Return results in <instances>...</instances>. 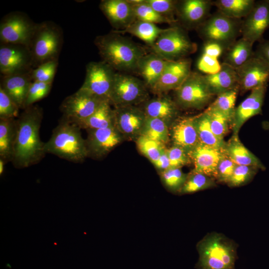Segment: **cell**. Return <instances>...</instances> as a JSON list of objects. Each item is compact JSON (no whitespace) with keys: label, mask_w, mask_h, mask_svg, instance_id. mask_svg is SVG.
<instances>
[{"label":"cell","mask_w":269,"mask_h":269,"mask_svg":"<svg viewBox=\"0 0 269 269\" xmlns=\"http://www.w3.org/2000/svg\"><path fill=\"white\" fill-rule=\"evenodd\" d=\"M153 53L168 61H177L194 53L197 45L180 27L165 28L151 46Z\"/></svg>","instance_id":"8992f818"},{"label":"cell","mask_w":269,"mask_h":269,"mask_svg":"<svg viewBox=\"0 0 269 269\" xmlns=\"http://www.w3.org/2000/svg\"><path fill=\"white\" fill-rule=\"evenodd\" d=\"M16 131V119H0V158L12 161Z\"/></svg>","instance_id":"f546056e"},{"label":"cell","mask_w":269,"mask_h":269,"mask_svg":"<svg viewBox=\"0 0 269 269\" xmlns=\"http://www.w3.org/2000/svg\"><path fill=\"white\" fill-rule=\"evenodd\" d=\"M116 73L103 61L91 62L86 66L85 81L80 89L109 100Z\"/></svg>","instance_id":"8fae6325"},{"label":"cell","mask_w":269,"mask_h":269,"mask_svg":"<svg viewBox=\"0 0 269 269\" xmlns=\"http://www.w3.org/2000/svg\"><path fill=\"white\" fill-rule=\"evenodd\" d=\"M161 181L166 188L173 192H179L184 184L188 174L179 167H171L160 172Z\"/></svg>","instance_id":"ab89813d"},{"label":"cell","mask_w":269,"mask_h":269,"mask_svg":"<svg viewBox=\"0 0 269 269\" xmlns=\"http://www.w3.org/2000/svg\"><path fill=\"white\" fill-rule=\"evenodd\" d=\"M193 122L199 141L205 145L223 149L226 142L219 139L212 132L207 114L203 113L194 117Z\"/></svg>","instance_id":"836d02e7"},{"label":"cell","mask_w":269,"mask_h":269,"mask_svg":"<svg viewBox=\"0 0 269 269\" xmlns=\"http://www.w3.org/2000/svg\"><path fill=\"white\" fill-rule=\"evenodd\" d=\"M223 151L237 165L255 166L262 170L265 168L260 159L241 142L238 135L233 134L226 142Z\"/></svg>","instance_id":"4316f807"},{"label":"cell","mask_w":269,"mask_h":269,"mask_svg":"<svg viewBox=\"0 0 269 269\" xmlns=\"http://www.w3.org/2000/svg\"><path fill=\"white\" fill-rule=\"evenodd\" d=\"M242 24L241 19L229 17L218 11L196 29L205 43H217L227 50L241 34Z\"/></svg>","instance_id":"5b68a950"},{"label":"cell","mask_w":269,"mask_h":269,"mask_svg":"<svg viewBox=\"0 0 269 269\" xmlns=\"http://www.w3.org/2000/svg\"><path fill=\"white\" fill-rule=\"evenodd\" d=\"M95 44L103 61L115 71L136 70L140 59L146 54L142 47L115 31L98 36Z\"/></svg>","instance_id":"7a4b0ae2"},{"label":"cell","mask_w":269,"mask_h":269,"mask_svg":"<svg viewBox=\"0 0 269 269\" xmlns=\"http://www.w3.org/2000/svg\"><path fill=\"white\" fill-rule=\"evenodd\" d=\"M132 5L136 19L156 23H173L167 18L155 11L145 0H129Z\"/></svg>","instance_id":"d590c367"},{"label":"cell","mask_w":269,"mask_h":269,"mask_svg":"<svg viewBox=\"0 0 269 269\" xmlns=\"http://www.w3.org/2000/svg\"><path fill=\"white\" fill-rule=\"evenodd\" d=\"M204 76L208 88L213 96L232 89H239L236 70L224 62L221 64V69L218 73Z\"/></svg>","instance_id":"d4e9b609"},{"label":"cell","mask_w":269,"mask_h":269,"mask_svg":"<svg viewBox=\"0 0 269 269\" xmlns=\"http://www.w3.org/2000/svg\"><path fill=\"white\" fill-rule=\"evenodd\" d=\"M88 157L101 158L119 144L123 138L115 126L105 129L86 130Z\"/></svg>","instance_id":"2e32d148"},{"label":"cell","mask_w":269,"mask_h":269,"mask_svg":"<svg viewBox=\"0 0 269 269\" xmlns=\"http://www.w3.org/2000/svg\"><path fill=\"white\" fill-rule=\"evenodd\" d=\"M259 168L252 166L237 165L227 184L230 187H239L248 183Z\"/></svg>","instance_id":"b9f144b4"},{"label":"cell","mask_w":269,"mask_h":269,"mask_svg":"<svg viewBox=\"0 0 269 269\" xmlns=\"http://www.w3.org/2000/svg\"><path fill=\"white\" fill-rule=\"evenodd\" d=\"M175 91V103L184 109L203 108L214 96L208 88L204 75L192 71Z\"/></svg>","instance_id":"9c48e42d"},{"label":"cell","mask_w":269,"mask_h":269,"mask_svg":"<svg viewBox=\"0 0 269 269\" xmlns=\"http://www.w3.org/2000/svg\"><path fill=\"white\" fill-rule=\"evenodd\" d=\"M60 44L61 35L55 26L47 23L37 25L28 47L32 66L38 67L46 62L57 60Z\"/></svg>","instance_id":"52a82bcc"},{"label":"cell","mask_w":269,"mask_h":269,"mask_svg":"<svg viewBox=\"0 0 269 269\" xmlns=\"http://www.w3.org/2000/svg\"><path fill=\"white\" fill-rule=\"evenodd\" d=\"M52 83V82L46 83L32 81L27 92L25 108L33 105L34 103L47 96L50 91Z\"/></svg>","instance_id":"7bdbcfd3"},{"label":"cell","mask_w":269,"mask_h":269,"mask_svg":"<svg viewBox=\"0 0 269 269\" xmlns=\"http://www.w3.org/2000/svg\"><path fill=\"white\" fill-rule=\"evenodd\" d=\"M239 91V89L236 88L217 95L215 101L208 107L224 114L229 119L231 124Z\"/></svg>","instance_id":"8d00e7d4"},{"label":"cell","mask_w":269,"mask_h":269,"mask_svg":"<svg viewBox=\"0 0 269 269\" xmlns=\"http://www.w3.org/2000/svg\"><path fill=\"white\" fill-rule=\"evenodd\" d=\"M164 30L165 28H161L156 24L136 19L124 30L115 32L130 33L151 47Z\"/></svg>","instance_id":"1f68e13d"},{"label":"cell","mask_w":269,"mask_h":269,"mask_svg":"<svg viewBox=\"0 0 269 269\" xmlns=\"http://www.w3.org/2000/svg\"><path fill=\"white\" fill-rule=\"evenodd\" d=\"M256 53L263 58L269 65V40L261 42L258 46Z\"/></svg>","instance_id":"f5cc1de1"},{"label":"cell","mask_w":269,"mask_h":269,"mask_svg":"<svg viewBox=\"0 0 269 269\" xmlns=\"http://www.w3.org/2000/svg\"><path fill=\"white\" fill-rule=\"evenodd\" d=\"M224 50L225 48L218 43L206 42L203 47V53L218 59Z\"/></svg>","instance_id":"f907efd6"},{"label":"cell","mask_w":269,"mask_h":269,"mask_svg":"<svg viewBox=\"0 0 269 269\" xmlns=\"http://www.w3.org/2000/svg\"><path fill=\"white\" fill-rule=\"evenodd\" d=\"M32 66L29 48L24 45L2 44L0 47V71L3 76L30 72Z\"/></svg>","instance_id":"4fadbf2b"},{"label":"cell","mask_w":269,"mask_h":269,"mask_svg":"<svg viewBox=\"0 0 269 269\" xmlns=\"http://www.w3.org/2000/svg\"><path fill=\"white\" fill-rule=\"evenodd\" d=\"M216 186L214 179L201 173L192 171L179 193L182 194L196 192Z\"/></svg>","instance_id":"74e56055"},{"label":"cell","mask_w":269,"mask_h":269,"mask_svg":"<svg viewBox=\"0 0 269 269\" xmlns=\"http://www.w3.org/2000/svg\"><path fill=\"white\" fill-rule=\"evenodd\" d=\"M236 165L237 164L224 153L218 165L216 178L217 180L227 183Z\"/></svg>","instance_id":"681fc988"},{"label":"cell","mask_w":269,"mask_h":269,"mask_svg":"<svg viewBox=\"0 0 269 269\" xmlns=\"http://www.w3.org/2000/svg\"><path fill=\"white\" fill-rule=\"evenodd\" d=\"M268 1L269 2V0H268Z\"/></svg>","instance_id":"11a10c76"},{"label":"cell","mask_w":269,"mask_h":269,"mask_svg":"<svg viewBox=\"0 0 269 269\" xmlns=\"http://www.w3.org/2000/svg\"><path fill=\"white\" fill-rule=\"evenodd\" d=\"M42 109L32 105L24 109L16 119V131L12 162L19 168L38 163L45 156V143L40 138Z\"/></svg>","instance_id":"6da1fadb"},{"label":"cell","mask_w":269,"mask_h":269,"mask_svg":"<svg viewBox=\"0 0 269 269\" xmlns=\"http://www.w3.org/2000/svg\"><path fill=\"white\" fill-rule=\"evenodd\" d=\"M224 154L223 149L216 148L199 143L188 153L194 165L193 171L216 179L218 165Z\"/></svg>","instance_id":"7402d4cb"},{"label":"cell","mask_w":269,"mask_h":269,"mask_svg":"<svg viewBox=\"0 0 269 269\" xmlns=\"http://www.w3.org/2000/svg\"><path fill=\"white\" fill-rule=\"evenodd\" d=\"M145 1L157 12L167 18L173 23L176 22L174 15L176 14L177 1L172 0H145Z\"/></svg>","instance_id":"f6af8a7d"},{"label":"cell","mask_w":269,"mask_h":269,"mask_svg":"<svg viewBox=\"0 0 269 269\" xmlns=\"http://www.w3.org/2000/svg\"><path fill=\"white\" fill-rule=\"evenodd\" d=\"M170 167H179L188 164L190 162L188 152L184 149L173 145L166 149Z\"/></svg>","instance_id":"7dc6e473"},{"label":"cell","mask_w":269,"mask_h":269,"mask_svg":"<svg viewBox=\"0 0 269 269\" xmlns=\"http://www.w3.org/2000/svg\"><path fill=\"white\" fill-rule=\"evenodd\" d=\"M177 106L170 98L160 96L147 101L143 110L146 116L160 119L168 126L177 114Z\"/></svg>","instance_id":"83f0119b"},{"label":"cell","mask_w":269,"mask_h":269,"mask_svg":"<svg viewBox=\"0 0 269 269\" xmlns=\"http://www.w3.org/2000/svg\"><path fill=\"white\" fill-rule=\"evenodd\" d=\"M269 27V2L268 0L256 2L250 12L242 21V37L252 43L260 40Z\"/></svg>","instance_id":"e0dca14e"},{"label":"cell","mask_w":269,"mask_h":269,"mask_svg":"<svg viewBox=\"0 0 269 269\" xmlns=\"http://www.w3.org/2000/svg\"><path fill=\"white\" fill-rule=\"evenodd\" d=\"M147 97L144 81L132 75L116 73L109 96L115 108L135 106L146 101Z\"/></svg>","instance_id":"ba28073f"},{"label":"cell","mask_w":269,"mask_h":269,"mask_svg":"<svg viewBox=\"0 0 269 269\" xmlns=\"http://www.w3.org/2000/svg\"><path fill=\"white\" fill-rule=\"evenodd\" d=\"M104 100L79 89L65 98L60 109L64 119L75 124L91 116Z\"/></svg>","instance_id":"7c38bea8"},{"label":"cell","mask_w":269,"mask_h":269,"mask_svg":"<svg viewBox=\"0 0 269 269\" xmlns=\"http://www.w3.org/2000/svg\"><path fill=\"white\" fill-rule=\"evenodd\" d=\"M169 61L154 53H146L140 59L136 70L146 86L151 88L159 80Z\"/></svg>","instance_id":"484cf974"},{"label":"cell","mask_w":269,"mask_h":269,"mask_svg":"<svg viewBox=\"0 0 269 269\" xmlns=\"http://www.w3.org/2000/svg\"><path fill=\"white\" fill-rule=\"evenodd\" d=\"M267 85L251 90L250 95L235 108L231 126L234 135L238 134L244 124L262 112Z\"/></svg>","instance_id":"ffe728a7"},{"label":"cell","mask_w":269,"mask_h":269,"mask_svg":"<svg viewBox=\"0 0 269 269\" xmlns=\"http://www.w3.org/2000/svg\"><path fill=\"white\" fill-rule=\"evenodd\" d=\"M145 119L143 110L135 106L114 109V126L129 140H135L140 135Z\"/></svg>","instance_id":"9a60e30c"},{"label":"cell","mask_w":269,"mask_h":269,"mask_svg":"<svg viewBox=\"0 0 269 269\" xmlns=\"http://www.w3.org/2000/svg\"><path fill=\"white\" fill-rule=\"evenodd\" d=\"M57 60L44 63L31 70V78L33 81L52 82L56 67Z\"/></svg>","instance_id":"ee69618b"},{"label":"cell","mask_w":269,"mask_h":269,"mask_svg":"<svg viewBox=\"0 0 269 269\" xmlns=\"http://www.w3.org/2000/svg\"><path fill=\"white\" fill-rule=\"evenodd\" d=\"M207 115L211 129L214 134L224 140V136L231 124L229 119L223 113L208 107L205 111Z\"/></svg>","instance_id":"60d3db41"},{"label":"cell","mask_w":269,"mask_h":269,"mask_svg":"<svg viewBox=\"0 0 269 269\" xmlns=\"http://www.w3.org/2000/svg\"><path fill=\"white\" fill-rule=\"evenodd\" d=\"M36 26L22 14H9L0 22V41L2 44L22 45L28 48Z\"/></svg>","instance_id":"30bf717a"},{"label":"cell","mask_w":269,"mask_h":269,"mask_svg":"<svg viewBox=\"0 0 269 269\" xmlns=\"http://www.w3.org/2000/svg\"><path fill=\"white\" fill-rule=\"evenodd\" d=\"M253 45V43L245 38H240L227 49L223 62L237 69L255 54Z\"/></svg>","instance_id":"4dcf8cb0"},{"label":"cell","mask_w":269,"mask_h":269,"mask_svg":"<svg viewBox=\"0 0 269 269\" xmlns=\"http://www.w3.org/2000/svg\"><path fill=\"white\" fill-rule=\"evenodd\" d=\"M20 108L0 86V119H15Z\"/></svg>","instance_id":"bcb514c9"},{"label":"cell","mask_w":269,"mask_h":269,"mask_svg":"<svg viewBox=\"0 0 269 269\" xmlns=\"http://www.w3.org/2000/svg\"><path fill=\"white\" fill-rule=\"evenodd\" d=\"M236 70L239 90L242 92L251 91L267 85L269 80V65L256 53L244 65Z\"/></svg>","instance_id":"5bb4252c"},{"label":"cell","mask_w":269,"mask_h":269,"mask_svg":"<svg viewBox=\"0 0 269 269\" xmlns=\"http://www.w3.org/2000/svg\"><path fill=\"white\" fill-rule=\"evenodd\" d=\"M197 248L199 255L198 269H235L236 246L224 235L208 234Z\"/></svg>","instance_id":"277c9868"},{"label":"cell","mask_w":269,"mask_h":269,"mask_svg":"<svg viewBox=\"0 0 269 269\" xmlns=\"http://www.w3.org/2000/svg\"><path fill=\"white\" fill-rule=\"evenodd\" d=\"M190 59L170 61L163 74L150 89L156 94H162L177 89L187 78L191 71Z\"/></svg>","instance_id":"ac0fdd59"},{"label":"cell","mask_w":269,"mask_h":269,"mask_svg":"<svg viewBox=\"0 0 269 269\" xmlns=\"http://www.w3.org/2000/svg\"><path fill=\"white\" fill-rule=\"evenodd\" d=\"M109 99L103 100L95 112L87 119L75 123L81 129H105L114 126V109Z\"/></svg>","instance_id":"f1b7e54d"},{"label":"cell","mask_w":269,"mask_h":269,"mask_svg":"<svg viewBox=\"0 0 269 269\" xmlns=\"http://www.w3.org/2000/svg\"><path fill=\"white\" fill-rule=\"evenodd\" d=\"M197 67L199 71L206 75H212L220 70L221 64L217 58L202 53L197 61Z\"/></svg>","instance_id":"c3c4849f"},{"label":"cell","mask_w":269,"mask_h":269,"mask_svg":"<svg viewBox=\"0 0 269 269\" xmlns=\"http://www.w3.org/2000/svg\"><path fill=\"white\" fill-rule=\"evenodd\" d=\"M212 5V1L209 0L177 1L176 15L185 27L197 29L208 17Z\"/></svg>","instance_id":"d6986e66"},{"label":"cell","mask_w":269,"mask_h":269,"mask_svg":"<svg viewBox=\"0 0 269 269\" xmlns=\"http://www.w3.org/2000/svg\"><path fill=\"white\" fill-rule=\"evenodd\" d=\"M80 129L63 118L45 142L46 154L51 153L72 162H82L88 157V151Z\"/></svg>","instance_id":"3957f363"},{"label":"cell","mask_w":269,"mask_h":269,"mask_svg":"<svg viewBox=\"0 0 269 269\" xmlns=\"http://www.w3.org/2000/svg\"><path fill=\"white\" fill-rule=\"evenodd\" d=\"M140 135L165 144L169 140L170 132L168 125L164 121L146 116Z\"/></svg>","instance_id":"e575fe53"},{"label":"cell","mask_w":269,"mask_h":269,"mask_svg":"<svg viewBox=\"0 0 269 269\" xmlns=\"http://www.w3.org/2000/svg\"><path fill=\"white\" fill-rule=\"evenodd\" d=\"M5 162L1 158H0V174H2L4 170V165Z\"/></svg>","instance_id":"db71d44e"},{"label":"cell","mask_w":269,"mask_h":269,"mask_svg":"<svg viewBox=\"0 0 269 269\" xmlns=\"http://www.w3.org/2000/svg\"><path fill=\"white\" fill-rule=\"evenodd\" d=\"M31 71L9 76H2L0 87L20 109L25 108V101L30 83Z\"/></svg>","instance_id":"cb8c5ba5"},{"label":"cell","mask_w":269,"mask_h":269,"mask_svg":"<svg viewBox=\"0 0 269 269\" xmlns=\"http://www.w3.org/2000/svg\"><path fill=\"white\" fill-rule=\"evenodd\" d=\"M99 6L113 27L118 30H124L136 19L129 0H103Z\"/></svg>","instance_id":"44dd1931"},{"label":"cell","mask_w":269,"mask_h":269,"mask_svg":"<svg viewBox=\"0 0 269 269\" xmlns=\"http://www.w3.org/2000/svg\"><path fill=\"white\" fill-rule=\"evenodd\" d=\"M193 119L194 117H184L177 120L170 133L173 145L184 149L188 153L200 143Z\"/></svg>","instance_id":"603a6c76"},{"label":"cell","mask_w":269,"mask_h":269,"mask_svg":"<svg viewBox=\"0 0 269 269\" xmlns=\"http://www.w3.org/2000/svg\"><path fill=\"white\" fill-rule=\"evenodd\" d=\"M138 150L152 163L155 162L166 150L165 144L140 135L135 140Z\"/></svg>","instance_id":"f35d334b"},{"label":"cell","mask_w":269,"mask_h":269,"mask_svg":"<svg viewBox=\"0 0 269 269\" xmlns=\"http://www.w3.org/2000/svg\"><path fill=\"white\" fill-rule=\"evenodd\" d=\"M166 149L160 155L159 158L152 163L160 172L171 168Z\"/></svg>","instance_id":"816d5d0a"},{"label":"cell","mask_w":269,"mask_h":269,"mask_svg":"<svg viewBox=\"0 0 269 269\" xmlns=\"http://www.w3.org/2000/svg\"><path fill=\"white\" fill-rule=\"evenodd\" d=\"M254 0H217L212 1L219 12L230 18L245 17L254 7Z\"/></svg>","instance_id":"d6a6232c"}]
</instances>
